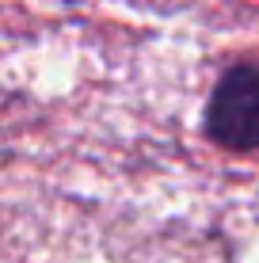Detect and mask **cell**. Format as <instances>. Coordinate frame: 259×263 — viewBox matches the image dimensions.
Segmentation results:
<instances>
[{
    "instance_id": "1",
    "label": "cell",
    "mask_w": 259,
    "mask_h": 263,
    "mask_svg": "<svg viewBox=\"0 0 259 263\" xmlns=\"http://www.w3.org/2000/svg\"><path fill=\"white\" fill-rule=\"evenodd\" d=\"M202 134L225 153H259V61H233L213 80Z\"/></svg>"
}]
</instances>
